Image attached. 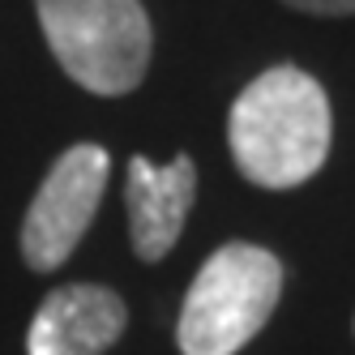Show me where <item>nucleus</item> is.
I'll use <instances>...</instances> for the list:
<instances>
[{
  "mask_svg": "<svg viewBox=\"0 0 355 355\" xmlns=\"http://www.w3.org/2000/svg\"><path fill=\"white\" fill-rule=\"evenodd\" d=\"M107 175H112V155L98 141L69 146L47 167L43 184L35 189L31 206H26L21 232H17V248H21L26 270L52 274L78 252V244L86 240L90 223L98 214Z\"/></svg>",
  "mask_w": 355,
  "mask_h": 355,
  "instance_id": "obj_4",
  "label": "nucleus"
},
{
  "mask_svg": "<svg viewBox=\"0 0 355 355\" xmlns=\"http://www.w3.org/2000/svg\"><path fill=\"white\" fill-rule=\"evenodd\" d=\"M197 201V163L175 155L167 167H155L146 155L129 159L124 171V210H129V240L133 252L155 266L180 244L189 210Z\"/></svg>",
  "mask_w": 355,
  "mask_h": 355,
  "instance_id": "obj_6",
  "label": "nucleus"
},
{
  "mask_svg": "<svg viewBox=\"0 0 355 355\" xmlns=\"http://www.w3.org/2000/svg\"><path fill=\"white\" fill-rule=\"evenodd\" d=\"M295 13H313V17H347L355 13V0H283Z\"/></svg>",
  "mask_w": 355,
  "mask_h": 355,
  "instance_id": "obj_7",
  "label": "nucleus"
},
{
  "mask_svg": "<svg viewBox=\"0 0 355 355\" xmlns=\"http://www.w3.org/2000/svg\"><path fill=\"white\" fill-rule=\"evenodd\" d=\"M129 329V304L103 283H64L43 295L26 355H107Z\"/></svg>",
  "mask_w": 355,
  "mask_h": 355,
  "instance_id": "obj_5",
  "label": "nucleus"
},
{
  "mask_svg": "<svg viewBox=\"0 0 355 355\" xmlns=\"http://www.w3.org/2000/svg\"><path fill=\"white\" fill-rule=\"evenodd\" d=\"M39 31L69 82L98 98L133 94L155 56L141 0H35Z\"/></svg>",
  "mask_w": 355,
  "mask_h": 355,
  "instance_id": "obj_3",
  "label": "nucleus"
},
{
  "mask_svg": "<svg viewBox=\"0 0 355 355\" xmlns=\"http://www.w3.org/2000/svg\"><path fill=\"white\" fill-rule=\"evenodd\" d=\"M334 112L313 73L274 64L257 73L227 116V146L240 175L257 189H300L325 167Z\"/></svg>",
  "mask_w": 355,
  "mask_h": 355,
  "instance_id": "obj_1",
  "label": "nucleus"
},
{
  "mask_svg": "<svg viewBox=\"0 0 355 355\" xmlns=\"http://www.w3.org/2000/svg\"><path fill=\"white\" fill-rule=\"evenodd\" d=\"M283 261L270 248L232 240L214 248L184 291L175 317L180 355H236L266 329L283 300Z\"/></svg>",
  "mask_w": 355,
  "mask_h": 355,
  "instance_id": "obj_2",
  "label": "nucleus"
}]
</instances>
